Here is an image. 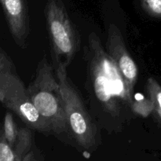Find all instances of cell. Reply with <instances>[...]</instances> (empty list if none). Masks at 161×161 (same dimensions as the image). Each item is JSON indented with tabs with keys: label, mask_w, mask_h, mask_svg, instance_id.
Listing matches in <instances>:
<instances>
[{
	"label": "cell",
	"mask_w": 161,
	"mask_h": 161,
	"mask_svg": "<svg viewBox=\"0 0 161 161\" xmlns=\"http://www.w3.org/2000/svg\"><path fill=\"white\" fill-rule=\"evenodd\" d=\"M87 70L86 89L92 108L101 118L123 124L130 118L133 98L125 81L111 57L102 46L98 36L91 32L84 47Z\"/></svg>",
	"instance_id": "1"
},
{
	"label": "cell",
	"mask_w": 161,
	"mask_h": 161,
	"mask_svg": "<svg viewBox=\"0 0 161 161\" xmlns=\"http://www.w3.org/2000/svg\"><path fill=\"white\" fill-rule=\"evenodd\" d=\"M27 92L52 135L70 137L61 85L46 56L39 61Z\"/></svg>",
	"instance_id": "2"
},
{
	"label": "cell",
	"mask_w": 161,
	"mask_h": 161,
	"mask_svg": "<svg viewBox=\"0 0 161 161\" xmlns=\"http://www.w3.org/2000/svg\"><path fill=\"white\" fill-rule=\"evenodd\" d=\"M0 101L31 130L45 135L52 134L28 97L27 88L14 62L3 48H0Z\"/></svg>",
	"instance_id": "3"
},
{
	"label": "cell",
	"mask_w": 161,
	"mask_h": 161,
	"mask_svg": "<svg viewBox=\"0 0 161 161\" xmlns=\"http://www.w3.org/2000/svg\"><path fill=\"white\" fill-rule=\"evenodd\" d=\"M53 66L64 97L70 137L83 149L94 150L97 144V126L68 75V67L62 64Z\"/></svg>",
	"instance_id": "4"
},
{
	"label": "cell",
	"mask_w": 161,
	"mask_h": 161,
	"mask_svg": "<svg viewBox=\"0 0 161 161\" xmlns=\"http://www.w3.org/2000/svg\"><path fill=\"white\" fill-rule=\"evenodd\" d=\"M45 14L52 64H62L68 67L80 50L76 29L61 0H48Z\"/></svg>",
	"instance_id": "5"
},
{
	"label": "cell",
	"mask_w": 161,
	"mask_h": 161,
	"mask_svg": "<svg viewBox=\"0 0 161 161\" xmlns=\"http://www.w3.org/2000/svg\"><path fill=\"white\" fill-rule=\"evenodd\" d=\"M106 51L119 69L130 97L134 99V91L138 76V68L127 50L121 31L111 24L108 29Z\"/></svg>",
	"instance_id": "6"
},
{
	"label": "cell",
	"mask_w": 161,
	"mask_h": 161,
	"mask_svg": "<svg viewBox=\"0 0 161 161\" xmlns=\"http://www.w3.org/2000/svg\"><path fill=\"white\" fill-rule=\"evenodd\" d=\"M3 14L9 31L16 43L21 48L27 47L30 31L29 17L25 0H1Z\"/></svg>",
	"instance_id": "7"
},
{
	"label": "cell",
	"mask_w": 161,
	"mask_h": 161,
	"mask_svg": "<svg viewBox=\"0 0 161 161\" xmlns=\"http://www.w3.org/2000/svg\"><path fill=\"white\" fill-rule=\"evenodd\" d=\"M146 91L153 105V114L161 128V85L153 77H149L146 81Z\"/></svg>",
	"instance_id": "8"
},
{
	"label": "cell",
	"mask_w": 161,
	"mask_h": 161,
	"mask_svg": "<svg viewBox=\"0 0 161 161\" xmlns=\"http://www.w3.org/2000/svg\"><path fill=\"white\" fill-rule=\"evenodd\" d=\"M18 127L15 123L13 114L9 112H6L5 113L4 120H3V126L2 128L1 134L3 135L6 141L9 144L14 148L19 134Z\"/></svg>",
	"instance_id": "9"
},
{
	"label": "cell",
	"mask_w": 161,
	"mask_h": 161,
	"mask_svg": "<svg viewBox=\"0 0 161 161\" xmlns=\"http://www.w3.org/2000/svg\"><path fill=\"white\" fill-rule=\"evenodd\" d=\"M131 109L134 114L142 117H147L153 112V105L151 99L141 98L133 99L131 105Z\"/></svg>",
	"instance_id": "10"
},
{
	"label": "cell",
	"mask_w": 161,
	"mask_h": 161,
	"mask_svg": "<svg viewBox=\"0 0 161 161\" xmlns=\"http://www.w3.org/2000/svg\"><path fill=\"white\" fill-rule=\"evenodd\" d=\"M143 10L150 17L161 19V0H140Z\"/></svg>",
	"instance_id": "11"
},
{
	"label": "cell",
	"mask_w": 161,
	"mask_h": 161,
	"mask_svg": "<svg viewBox=\"0 0 161 161\" xmlns=\"http://www.w3.org/2000/svg\"><path fill=\"white\" fill-rule=\"evenodd\" d=\"M0 161H17L14 149L0 134Z\"/></svg>",
	"instance_id": "12"
},
{
	"label": "cell",
	"mask_w": 161,
	"mask_h": 161,
	"mask_svg": "<svg viewBox=\"0 0 161 161\" xmlns=\"http://www.w3.org/2000/svg\"><path fill=\"white\" fill-rule=\"evenodd\" d=\"M22 161H39V160H38V158L36 157L35 153L33 152V151L30 150L29 152L25 156V157H24Z\"/></svg>",
	"instance_id": "13"
}]
</instances>
